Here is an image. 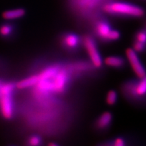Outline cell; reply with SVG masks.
<instances>
[{
  "instance_id": "cell-20",
  "label": "cell",
  "mask_w": 146,
  "mask_h": 146,
  "mask_svg": "<svg viewBox=\"0 0 146 146\" xmlns=\"http://www.w3.org/2000/svg\"><path fill=\"white\" fill-rule=\"evenodd\" d=\"M50 145H57V144L55 143H50L49 144Z\"/></svg>"
},
{
  "instance_id": "cell-3",
  "label": "cell",
  "mask_w": 146,
  "mask_h": 146,
  "mask_svg": "<svg viewBox=\"0 0 146 146\" xmlns=\"http://www.w3.org/2000/svg\"><path fill=\"white\" fill-rule=\"evenodd\" d=\"M15 88L16 84L11 82H2L0 86V112L5 119L13 117V93Z\"/></svg>"
},
{
  "instance_id": "cell-17",
  "label": "cell",
  "mask_w": 146,
  "mask_h": 146,
  "mask_svg": "<svg viewBox=\"0 0 146 146\" xmlns=\"http://www.w3.org/2000/svg\"><path fill=\"white\" fill-rule=\"evenodd\" d=\"M133 49L137 53H143L146 51V45L140 42L133 40Z\"/></svg>"
},
{
  "instance_id": "cell-6",
  "label": "cell",
  "mask_w": 146,
  "mask_h": 146,
  "mask_svg": "<svg viewBox=\"0 0 146 146\" xmlns=\"http://www.w3.org/2000/svg\"><path fill=\"white\" fill-rule=\"evenodd\" d=\"M83 45L94 68L96 69L101 68L103 66V60L94 38L89 35H85L83 37Z\"/></svg>"
},
{
  "instance_id": "cell-16",
  "label": "cell",
  "mask_w": 146,
  "mask_h": 146,
  "mask_svg": "<svg viewBox=\"0 0 146 146\" xmlns=\"http://www.w3.org/2000/svg\"><path fill=\"white\" fill-rule=\"evenodd\" d=\"M135 41H139L140 43L146 45V30L145 29H140L135 34Z\"/></svg>"
},
{
  "instance_id": "cell-18",
  "label": "cell",
  "mask_w": 146,
  "mask_h": 146,
  "mask_svg": "<svg viewBox=\"0 0 146 146\" xmlns=\"http://www.w3.org/2000/svg\"><path fill=\"white\" fill-rule=\"evenodd\" d=\"M41 142H42V139L41 137H39V135H36L31 136L28 139L29 145H32V146H36V145H41Z\"/></svg>"
},
{
  "instance_id": "cell-15",
  "label": "cell",
  "mask_w": 146,
  "mask_h": 146,
  "mask_svg": "<svg viewBox=\"0 0 146 146\" xmlns=\"http://www.w3.org/2000/svg\"><path fill=\"white\" fill-rule=\"evenodd\" d=\"M12 32H13V27L10 24H3L0 26V35L3 37L10 36Z\"/></svg>"
},
{
  "instance_id": "cell-19",
  "label": "cell",
  "mask_w": 146,
  "mask_h": 146,
  "mask_svg": "<svg viewBox=\"0 0 146 146\" xmlns=\"http://www.w3.org/2000/svg\"><path fill=\"white\" fill-rule=\"evenodd\" d=\"M111 145H114V146H124L126 145V141L123 137H116L112 141Z\"/></svg>"
},
{
  "instance_id": "cell-1",
  "label": "cell",
  "mask_w": 146,
  "mask_h": 146,
  "mask_svg": "<svg viewBox=\"0 0 146 146\" xmlns=\"http://www.w3.org/2000/svg\"><path fill=\"white\" fill-rule=\"evenodd\" d=\"M70 66L50 65L38 73L39 81L33 87L34 96L40 100H48L65 92L70 81Z\"/></svg>"
},
{
  "instance_id": "cell-9",
  "label": "cell",
  "mask_w": 146,
  "mask_h": 146,
  "mask_svg": "<svg viewBox=\"0 0 146 146\" xmlns=\"http://www.w3.org/2000/svg\"><path fill=\"white\" fill-rule=\"evenodd\" d=\"M113 116L110 112H105L98 116L94 123V127L97 131H104L108 129L112 125Z\"/></svg>"
},
{
  "instance_id": "cell-2",
  "label": "cell",
  "mask_w": 146,
  "mask_h": 146,
  "mask_svg": "<svg viewBox=\"0 0 146 146\" xmlns=\"http://www.w3.org/2000/svg\"><path fill=\"white\" fill-rule=\"evenodd\" d=\"M102 9L104 13L118 17L141 18L145 14V10L141 7L123 1H108Z\"/></svg>"
},
{
  "instance_id": "cell-10",
  "label": "cell",
  "mask_w": 146,
  "mask_h": 146,
  "mask_svg": "<svg viewBox=\"0 0 146 146\" xmlns=\"http://www.w3.org/2000/svg\"><path fill=\"white\" fill-rule=\"evenodd\" d=\"M39 81V76L37 74H33L23 78L16 83V87L19 89L33 88Z\"/></svg>"
},
{
  "instance_id": "cell-5",
  "label": "cell",
  "mask_w": 146,
  "mask_h": 146,
  "mask_svg": "<svg viewBox=\"0 0 146 146\" xmlns=\"http://www.w3.org/2000/svg\"><path fill=\"white\" fill-rule=\"evenodd\" d=\"M125 96L133 101H141L146 98V74L138 79L127 81L123 85Z\"/></svg>"
},
{
  "instance_id": "cell-11",
  "label": "cell",
  "mask_w": 146,
  "mask_h": 146,
  "mask_svg": "<svg viewBox=\"0 0 146 146\" xmlns=\"http://www.w3.org/2000/svg\"><path fill=\"white\" fill-rule=\"evenodd\" d=\"M72 5L76 4L78 8L91 10L98 8L100 3H103V0H69Z\"/></svg>"
},
{
  "instance_id": "cell-4",
  "label": "cell",
  "mask_w": 146,
  "mask_h": 146,
  "mask_svg": "<svg viewBox=\"0 0 146 146\" xmlns=\"http://www.w3.org/2000/svg\"><path fill=\"white\" fill-rule=\"evenodd\" d=\"M94 33L96 36L104 43L118 41L120 38V33L114 29L110 23L104 18H99L94 24Z\"/></svg>"
},
{
  "instance_id": "cell-14",
  "label": "cell",
  "mask_w": 146,
  "mask_h": 146,
  "mask_svg": "<svg viewBox=\"0 0 146 146\" xmlns=\"http://www.w3.org/2000/svg\"><path fill=\"white\" fill-rule=\"evenodd\" d=\"M118 100L117 92L114 90H110L107 93L106 97V102L107 104L110 106H113L116 103Z\"/></svg>"
},
{
  "instance_id": "cell-12",
  "label": "cell",
  "mask_w": 146,
  "mask_h": 146,
  "mask_svg": "<svg viewBox=\"0 0 146 146\" xmlns=\"http://www.w3.org/2000/svg\"><path fill=\"white\" fill-rule=\"evenodd\" d=\"M104 64L107 66L113 68H123L126 64L125 60L121 56H112L107 57L104 60Z\"/></svg>"
},
{
  "instance_id": "cell-13",
  "label": "cell",
  "mask_w": 146,
  "mask_h": 146,
  "mask_svg": "<svg viewBox=\"0 0 146 146\" xmlns=\"http://www.w3.org/2000/svg\"><path fill=\"white\" fill-rule=\"evenodd\" d=\"M25 10L23 8H16L6 10L2 14V17L7 21H13L23 18L25 15Z\"/></svg>"
},
{
  "instance_id": "cell-8",
  "label": "cell",
  "mask_w": 146,
  "mask_h": 146,
  "mask_svg": "<svg viewBox=\"0 0 146 146\" xmlns=\"http://www.w3.org/2000/svg\"><path fill=\"white\" fill-rule=\"evenodd\" d=\"M126 56L133 72L137 76L138 78H141L145 76L146 74V70L139 58L137 53L133 48H128L126 50Z\"/></svg>"
},
{
  "instance_id": "cell-7",
  "label": "cell",
  "mask_w": 146,
  "mask_h": 146,
  "mask_svg": "<svg viewBox=\"0 0 146 146\" xmlns=\"http://www.w3.org/2000/svg\"><path fill=\"white\" fill-rule=\"evenodd\" d=\"M61 44L68 52L74 53L81 49L83 45V38L74 33H66L61 37Z\"/></svg>"
}]
</instances>
